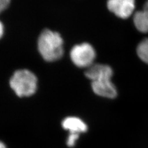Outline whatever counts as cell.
I'll return each instance as SVG.
<instances>
[{
    "instance_id": "obj_1",
    "label": "cell",
    "mask_w": 148,
    "mask_h": 148,
    "mask_svg": "<svg viewBox=\"0 0 148 148\" xmlns=\"http://www.w3.org/2000/svg\"><path fill=\"white\" fill-rule=\"evenodd\" d=\"M63 44V39L59 33L46 29L40 35L38 49L44 60L48 62H54L62 57Z\"/></svg>"
},
{
    "instance_id": "obj_2",
    "label": "cell",
    "mask_w": 148,
    "mask_h": 148,
    "mask_svg": "<svg viewBox=\"0 0 148 148\" xmlns=\"http://www.w3.org/2000/svg\"><path fill=\"white\" fill-rule=\"evenodd\" d=\"M38 80L35 74L27 69L16 71L9 80L12 90L18 97H29L35 93Z\"/></svg>"
},
{
    "instance_id": "obj_3",
    "label": "cell",
    "mask_w": 148,
    "mask_h": 148,
    "mask_svg": "<svg viewBox=\"0 0 148 148\" xmlns=\"http://www.w3.org/2000/svg\"><path fill=\"white\" fill-rule=\"evenodd\" d=\"M96 55L94 48L88 43L74 46L70 53L72 61L76 66L86 69L93 64Z\"/></svg>"
},
{
    "instance_id": "obj_4",
    "label": "cell",
    "mask_w": 148,
    "mask_h": 148,
    "mask_svg": "<svg viewBox=\"0 0 148 148\" xmlns=\"http://www.w3.org/2000/svg\"><path fill=\"white\" fill-rule=\"evenodd\" d=\"M108 9L121 18H127L135 9V0H108Z\"/></svg>"
},
{
    "instance_id": "obj_5",
    "label": "cell",
    "mask_w": 148,
    "mask_h": 148,
    "mask_svg": "<svg viewBox=\"0 0 148 148\" xmlns=\"http://www.w3.org/2000/svg\"><path fill=\"white\" fill-rule=\"evenodd\" d=\"M91 88L96 95L104 98L113 99L117 95L116 88L109 78L91 82Z\"/></svg>"
},
{
    "instance_id": "obj_6",
    "label": "cell",
    "mask_w": 148,
    "mask_h": 148,
    "mask_svg": "<svg viewBox=\"0 0 148 148\" xmlns=\"http://www.w3.org/2000/svg\"><path fill=\"white\" fill-rule=\"evenodd\" d=\"M85 75L91 82L104 78L111 79L113 75V71L112 68L108 65L93 64L86 69Z\"/></svg>"
},
{
    "instance_id": "obj_7",
    "label": "cell",
    "mask_w": 148,
    "mask_h": 148,
    "mask_svg": "<svg viewBox=\"0 0 148 148\" xmlns=\"http://www.w3.org/2000/svg\"><path fill=\"white\" fill-rule=\"evenodd\" d=\"M62 128L67 130L69 134H78L85 133L88 130V126L86 123L81 119L70 116L65 118L61 123Z\"/></svg>"
},
{
    "instance_id": "obj_8",
    "label": "cell",
    "mask_w": 148,
    "mask_h": 148,
    "mask_svg": "<svg viewBox=\"0 0 148 148\" xmlns=\"http://www.w3.org/2000/svg\"><path fill=\"white\" fill-rule=\"evenodd\" d=\"M133 21L138 30L143 33L148 32V1L145 3L143 11L135 14Z\"/></svg>"
},
{
    "instance_id": "obj_9",
    "label": "cell",
    "mask_w": 148,
    "mask_h": 148,
    "mask_svg": "<svg viewBox=\"0 0 148 148\" xmlns=\"http://www.w3.org/2000/svg\"><path fill=\"white\" fill-rule=\"evenodd\" d=\"M137 54L143 62L148 64V38L145 39L138 45Z\"/></svg>"
},
{
    "instance_id": "obj_10",
    "label": "cell",
    "mask_w": 148,
    "mask_h": 148,
    "mask_svg": "<svg viewBox=\"0 0 148 148\" xmlns=\"http://www.w3.org/2000/svg\"><path fill=\"white\" fill-rule=\"evenodd\" d=\"M79 137L80 135H78V134H69L66 141V144L67 146L70 147L75 146L76 141L78 140Z\"/></svg>"
},
{
    "instance_id": "obj_11",
    "label": "cell",
    "mask_w": 148,
    "mask_h": 148,
    "mask_svg": "<svg viewBox=\"0 0 148 148\" xmlns=\"http://www.w3.org/2000/svg\"><path fill=\"white\" fill-rule=\"evenodd\" d=\"M11 0H0V13L4 11L9 6Z\"/></svg>"
},
{
    "instance_id": "obj_12",
    "label": "cell",
    "mask_w": 148,
    "mask_h": 148,
    "mask_svg": "<svg viewBox=\"0 0 148 148\" xmlns=\"http://www.w3.org/2000/svg\"><path fill=\"white\" fill-rule=\"evenodd\" d=\"M4 34V26L2 24V22L0 21V39L2 38Z\"/></svg>"
},
{
    "instance_id": "obj_13",
    "label": "cell",
    "mask_w": 148,
    "mask_h": 148,
    "mask_svg": "<svg viewBox=\"0 0 148 148\" xmlns=\"http://www.w3.org/2000/svg\"><path fill=\"white\" fill-rule=\"evenodd\" d=\"M0 148H6L5 144L1 141H0Z\"/></svg>"
}]
</instances>
